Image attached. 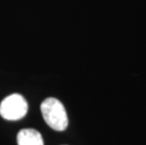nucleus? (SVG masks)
<instances>
[{
	"label": "nucleus",
	"mask_w": 146,
	"mask_h": 145,
	"mask_svg": "<svg viewBox=\"0 0 146 145\" xmlns=\"http://www.w3.org/2000/svg\"><path fill=\"white\" fill-rule=\"evenodd\" d=\"M29 105L21 94L13 93L4 98L0 104V115L8 121H18L26 116Z\"/></svg>",
	"instance_id": "f03ea898"
},
{
	"label": "nucleus",
	"mask_w": 146,
	"mask_h": 145,
	"mask_svg": "<svg viewBox=\"0 0 146 145\" xmlns=\"http://www.w3.org/2000/svg\"><path fill=\"white\" fill-rule=\"evenodd\" d=\"M41 111L43 120L49 127L56 131H63L67 128V112L60 100L53 97L46 98L41 105Z\"/></svg>",
	"instance_id": "f257e3e1"
},
{
	"label": "nucleus",
	"mask_w": 146,
	"mask_h": 145,
	"mask_svg": "<svg viewBox=\"0 0 146 145\" xmlns=\"http://www.w3.org/2000/svg\"><path fill=\"white\" fill-rule=\"evenodd\" d=\"M18 145H44L40 132L32 128H25L17 135Z\"/></svg>",
	"instance_id": "7ed1b4c3"
}]
</instances>
